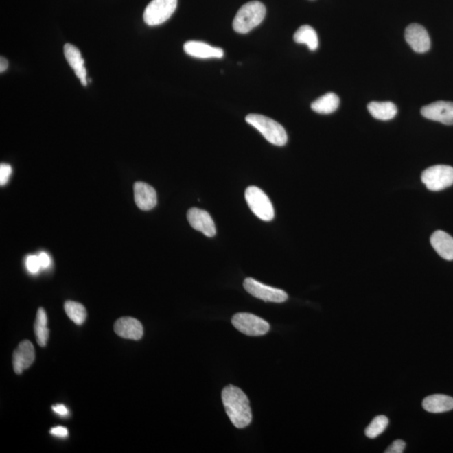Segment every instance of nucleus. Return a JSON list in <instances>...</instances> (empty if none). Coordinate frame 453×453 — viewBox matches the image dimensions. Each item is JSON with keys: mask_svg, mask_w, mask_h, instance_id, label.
<instances>
[{"mask_svg": "<svg viewBox=\"0 0 453 453\" xmlns=\"http://www.w3.org/2000/svg\"><path fill=\"white\" fill-rule=\"evenodd\" d=\"M222 400L226 413L235 428H245L251 424V407L243 391L233 385H229L222 390Z\"/></svg>", "mask_w": 453, "mask_h": 453, "instance_id": "nucleus-1", "label": "nucleus"}, {"mask_svg": "<svg viewBox=\"0 0 453 453\" xmlns=\"http://www.w3.org/2000/svg\"><path fill=\"white\" fill-rule=\"evenodd\" d=\"M266 14V6L262 2H248L237 11L233 22V27L237 33H248L262 24Z\"/></svg>", "mask_w": 453, "mask_h": 453, "instance_id": "nucleus-2", "label": "nucleus"}, {"mask_svg": "<svg viewBox=\"0 0 453 453\" xmlns=\"http://www.w3.org/2000/svg\"><path fill=\"white\" fill-rule=\"evenodd\" d=\"M245 120L251 126L255 128L272 145L283 146L288 141L284 127L269 117L252 113L248 115Z\"/></svg>", "mask_w": 453, "mask_h": 453, "instance_id": "nucleus-3", "label": "nucleus"}, {"mask_svg": "<svg viewBox=\"0 0 453 453\" xmlns=\"http://www.w3.org/2000/svg\"><path fill=\"white\" fill-rule=\"evenodd\" d=\"M421 181L430 191H443L453 185V167L445 165L430 166L422 172Z\"/></svg>", "mask_w": 453, "mask_h": 453, "instance_id": "nucleus-4", "label": "nucleus"}, {"mask_svg": "<svg viewBox=\"0 0 453 453\" xmlns=\"http://www.w3.org/2000/svg\"><path fill=\"white\" fill-rule=\"evenodd\" d=\"M245 200L253 213L263 221H271L275 218L273 205L262 189L251 186L245 191Z\"/></svg>", "mask_w": 453, "mask_h": 453, "instance_id": "nucleus-5", "label": "nucleus"}, {"mask_svg": "<svg viewBox=\"0 0 453 453\" xmlns=\"http://www.w3.org/2000/svg\"><path fill=\"white\" fill-rule=\"evenodd\" d=\"M177 7V0H152L143 12V21L150 26L163 24L171 18Z\"/></svg>", "mask_w": 453, "mask_h": 453, "instance_id": "nucleus-6", "label": "nucleus"}, {"mask_svg": "<svg viewBox=\"0 0 453 453\" xmlns=\"http://www.w3.org/2000/svg\"><path fill=\"white\" fill-rule=\"evenodd\" d=\"M237 330L248 336H263L270 330V324L251 313H237L232 318Z\"/></svg>", "mask_w": 453, "mask_h": 453, "instance_id": "nucleus-7", "label": "nucleus"}, {"mask_svg": "<svg viewBox=\"0 0 453 453\" xmlns=\"http://www.w3.org/2000/svg\"><path fill=\"white\" fill-rule=\"evenodd\" d=\"M244 287L253 297L264 301L282 303L288 299V294L284 290L264 285L253 278L245 279Z\"/></svg>", "mask_w": 453, "mask_h": 453, "instance_id": "nucleus-8", "label": "nucleus"}, {"mask_svg": "<svg viewBox=\"0 0 453 453\" xmlns=\"http://www.w3.org/2000/svg\"><path fill=\"white\" fill-rule=\"evenodd\" d=\"M421 115L426 119L437 121L445 126L453 124L452 102L438 101L424 106L421 108Z\"/></svg>", "mask_w": 453, "mask_h": 453, "instance_id": "nucleus-9", "label": "nucleus"}, {"mask_svg": "<svg viewBox=\"0 0 453 453\" xmlns=\"http://www.w3.org/2000/svg\"><path fill=\"white\" fill-rule=\"evenodd\" d=\"M405 38L413 50L425 53L430 48V39L428 30L419 24H411L406 29Z\"/></svg>", "mask_w": 453, "mask_h": 453, "instance_id": "nucleus-10", "label": "nucleus"}, {"mask_svg": "<svg viewBox=\"0 0 453 453\" xmlns=\"http://www.w3.org/2000/svg\"><path fill=\"white\" fill-rule=\"evenodd\" d=\"M187 220L192 228L202 232L207 237H213L216 234V226L213 218L206 211L192 207L187 211Z\"/></svg>", "mask_w": 453, "mask_h": 453, "instance_id": "nucleus-11", "label": "nucleus"}, {"mask_svg": "<svg viewBox=\"0 0 453 453\" xmlns=\"http://www.w3.org/2000/svg\"><path fill=\"white\" fill-rule=\"evenodd\" d=\"M35 349L30 341H23L19 345L13 354V366L15 373L21 375L25 369L30 367L35 361Z\"/></svg>", "mask_w": 453, "mask_h": 453, "instance_id": "nucleus-12", "label": "nucleus"}, {"mask_svg": "<svg viewBox=\"0 0 453 453\" xmlns=\"http://www.w3.org/2000/svg\"><path fill=\"white\" fill-rule=\"evenodd\" d=\"M135 202L139 209L149 211L157 204V194L149 184L138 181L134 185Z\"/></svg>", "mask_w": 453, "mask_h": 453, "instance_id": "nucleus-13", "label": "nucleus"}, {"mask_svg": "<svg viewBox=\"0 0 453 453\" xmlns=\"http://www.w3.org/2000/svg\"><path fill=\"white\" fill-rule=\"evenodd\" d=\"M184 51L192 58L201 59L222 58L224 55L222 49L213 47L202 41H188L184 45Z\"/></svg>", "mask_w": 453, "mask_h": 453, "instance_id": "nucleus-14", "label": "nucleus"}, {"mask_svg": "<svg viewBox=\"0 0 453 453\" xmlns=\"http://www.w3.org/2000/svg\"><path fill=\"white\" fill-rule=\"evenodd\" d=\"M115 332L121 338L138 340L143 337V329L141 322L133 317H122L115 324Z\"/></svg>", "mask_w": 453, "mask_h": 453, "instance_id": "nucleus-15", "label": "nucleus"}, {"mask_svg": "<svg viewBox=\"0 0 453 453\" xmlns=\"http://www.w3.org/2000/svg\"><path fill=\"white\" fill-rule=\"evenodd\" d=\"M64 55L69 66L73 68L76 76L80 79L82 86L88 85L86 71L84 67V59L82 58L80 51L73 45L67 43L64 45Z\"/></svg>", "mask_w": 453, "mask_h": 453, "instance_id": "nucleus-16", "label": "nucleus"}, {"mask_svg": "<svg viewBox=\"0 0 453 453\" xmlns=\"http://www.w3.org/2000/svg\"><path fill=\"white\" fill-rule=\"evenodd\" d=\"M430 244L441 258L453 260V237L448 233L438 230L430 237Z\"/></svg>", "mask_w": 453, "mask_h": 453, "instance_id": "nucleus-17", "label": "nucleus"}, {"mask_svg": "<svg viewBox=\"0 0 453 453\" xmlns=\"http://www.w3.org/2000/svg\"><path fill=\"white\" fill-rule=\"evenodd\" d=\"M422 406L430 413H443L453 410V398L445 395L428 396L422 402Z\"/></svg>", "mask_w": 453, "mask_h": 453, "instance_id": "nucleus-18", "label": "nucleus"}, {"mask_svg": "<svg viewBox=\"0 0 453 453\" xmlns=\"http://www.w3.org/2000/svg\"><path fill=\"white\" fill-rule=\"evenodd\" d=\"M368 109L370 115L379 120H391L397 115V108L392 102H371Z\"/></svg>", "mask_w": 453, "mask_h": 453, "instance_id": "nucleus-19", "label": "nucleus"}, {"mask_svg": "<svg viewBox=\"0 0 453 453\" xmlns=\"http://www.w3.org/2000/svg\"><path fill=\"white\" fill-rule=\"evenodd\" d=\"M339 104L340 100L337 94L328 93L313 102L311 108L313 111L321 115H330L337 111Z\"/></svg>", "mask_w": 453, "mask_h": 453, "instance_id": "nucleus-20", "label": "nucleus"}, {"mask_svg": "<svg viewBox=\"0 0 453 453\" xmlns=\"http://www.w3.org/2000/svg\"><path fill=\"white\" fill-rule=\"evenodd\" d=\"M294 40L298 44L307 45L311 51H316L319 45L316 30L310 25L301 26L294 33Z\"/></svg>", "mask_w": 453, "mask_h": 453, "instance_id": "nucleus-21", "label": "nucleus"}, {"mask_svg": "<svg viewBox=\"0 0 453 453\" xmlns=\"http://www.w3.org/2000/svg\"><path fill=\"white\" fill-rule=\"evenodd\" d=\"M35 334L38 345L40 347L47 345L49 338V328L47 327V316L43 308L38 310L35 323Z\"/></svg>", "mask_w": 453, "mask_h": 453, "instance_id": "nucleus-22", "label": "nucleus"}, {"mask_svg": "<svg viewBox=\"0 0 453 453\" xmlns=\"http://www.w3.org/2000/svg\"><path fill=\"white\" fill-rule=\"evenodd\" d=\"M64 308H65L68 317L76 324L82 325L85 322L86 311L82 304L73 301H67L64 305Z\"/></svg>", "mask_w": 453, "mask_h": 453, "instance_id": "nucleus-23", "label": "nucleus"}, {"mask_svg": "<svg viewBox=\"0 0 453 453\" xmlns=\"http://www.w3.org/2000/svg\"><path fill=\"white\" fill-rule=\"evenodd\" d=\"M388 425V419L385 415H378L365 429V435L369 438H376L382 434Z\"/></svg>", "mask_w": 453, "mask_h": 453, "instance_id": "nucleus-24", "label": "nucleus"}, {"mask_svg": "<svg viewBox=\"0 0 453 453\" xmlns=\"http://www.w3.org/2000/svg\"><path fill=\"white\" fill-rule=\"evenodd\" d=\"M25 266L30 273H38L41 268L38 255H29L25 259Z\"/></svg>", "mask_w": 453, "mask_h": 453, "instance_id": "nucleus-25", "label": "nucleus"}, {"mask_svg": "<svg viewBox=\"0 0 453 453\" xmlns=\"http://www.w3.org/2000/svg\"><path fill=\"white\" fill-rule=\"evenodd\" d=\"M12 174V167L8 164H1L0 165V185L5 186Z\"/></svg>", "mask_w": 453, "mask_h": 453, "instance_id": "nucleus-26", "label": "nucleus"}, {"mask_svg": "<svg viewBox=\"0 0 453 453\" xmlns=\"http://www.w3.org/2000/svg\"><path fill=\"white\" fill-rule=\"evenodd\" d=\"M406 448V443L402 440H396L384 451L385 453H402Z\"/></svg>", "mask_w": 453, "mask_h": 453, "instance_id": "nucleus-27", "label": "nucleus"}, {"mask_svg": "<svg viewBox=\"0 0 453 453\" xmlns=\"http://www.w3.org/2000/svg\"><path fill=\"white\" fill-rule=\"evenodd\" d=\"M38 258H39L40 266L43 268V269H47V268L50 267L51 264V259L47 253H40V254L38 255Z\"/></svg>", "mask_w": 453, "mask_h": 453, "instance_id": "nucleus-28", "label": "nucleus"}, {"mask_svg": "<svg viewBox=\"0 0 453 453\" xmlns=\"http://www.w3.org/2000/svg\"><path fill=\"white\" fill-rule=\"evenodd\" d=\"M50 433L51 435L58 437H66L68 436V430L66 428H63V426H58V428L51 429Z\"/></svg>", "mask_w": 453, "mask_h": 453, "instance_id": "nucleus-29", "label": "nucleus"}, {"mask_svg": "<svg viewBox=\"0 0 453 453\" xmlns=\"http://www.w3.org/2000/svg\"><path fill=\"white\" fill-rule=\"evenodd\" d=\"M52 410L60 415H67L68 414V410L67 409V407L64 405H62V404L52 406Z\"/></svg>", "mask_w": 453, "mask_h": 453, "instance_id": "nucleus-30", "label": "nucleus"}, {"mask_svg": "<svg viewBox=\"0 0 453 453\" xmlns=\"http://www.w3.org/2000/svg\"><path fill=\"white\" fill-rule=\"evenodd\" d=\"M8 67H9V62L5 58H0V73H3V71L7 70Z\"/></svg>", "mask_w": 453, "mask_h": 453, "instance_id": "nucleus-31", "label": "nucleus"}]
</instances>
